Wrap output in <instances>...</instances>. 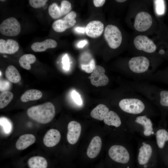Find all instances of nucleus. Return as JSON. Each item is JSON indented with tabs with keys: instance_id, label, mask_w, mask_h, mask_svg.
Returning <instances> with one entry per match:
<instances>
[{
	"instance_id": "1",
	"label": "nucleus",
	"mask_w": 168,
	"mask_h": 168,
	"mask_svg": "<svg viewBox=\"0 0 168 168\" xmlns=\"http://www.w3.org/2000/svg\"><path fill=\"white\" fill-rule=\"evenodd\" d=\"M152 4V1H130L128 21L134 33L149 36L156 32V21L150 9Z\"/></svg>"
},
{
	"instance_id": "2",
	"label": "nucleus",
	"mask_w": 168,
	"mask_h": 168,
	"mask_svg": "<svg viewBox=\"0 0 168 168\" xmlns=\"http://www.w3.org/2000/svg\"><path fill=\"white\" fill-rule=\"evenodd\" d=\"M157 58L142 55L133 56L127 59V74L134 79H147L154 73Z\"/></svg>"
},
{
	"instance_id": "3",
	"label": "nucleus",
	"mask_w": 168,
	"mask_h": 168,
	"mask_svg": "<svg viewBox=\"0 0 168 168\" xmlns=\"http://www.w3.org/2000/svg\"><path fill=\"white\" fill-rule=\"evenodd\" d=\"M128 47L133 56L157 58L158 46L154 40L149 36L134 33L129 36Z\"/></svg>"
},
{
	"instance_id": "4",
	"label": "nucleus",
	"mask_w": 168,
	"mask_h": 168,
	"mask_svg": "<svg viewBox=\"0 0 168 168\" xmlns=\"http://www.w3.org/2000/svg\"><path fill=\"white\" fill-rule=\"evenodd\" d=\"M118 105L121 110L128 114L133 115L146 114L149 116L151 109L149 104L139 96L129 94L126 97L121 99Z\"/></svg>"
},
{
	"instance_id": "5",
	"label": "nucleus",
	"mask_w": 168,
	"mask_h": 168,
	"mask_svg": "<svg viewBox=\"0 0 168 168\" xmlns=\"http://www.w3.org/2000/svg\"><path fill=\"white\" fill-rule=\"evenodd\" d=\"M28 116L40 123L45 124L51 122L55 114L54 105L50 102L33 106L27 110Z\"/></svg>"
},
{
	"instance_id": "6",
	"label": "nucleus",
	"mask_w": 168,
	"mask_h": 168,
	"mask_svg": "<svg viewBox=\"0 0 168 168\" xmlns=\"http://www.w3.org/2000/svg\"><path fill=\"white\" fill-rule=\"evenodd\" d=\"M154 157V147L148 142H142L139 147L137 162L139 168H154L156 161Z\"/></svg>"
},
{
	"instance_id": "7",
	"label": "nucleus",
	"mask_w": 168,
	"mask_h": 168,
	"mask_svg": "<svg viewBox=\"0 0 168 168\" xmlns=\"http://www.w3.org/2000/svg\"><path fill=\"white\" fill-rule=\"evenodd\" d=\"M128 127L131 129L139 128L144 137H149L154 134L152 122L147 115L129 116Z\"/></svg>"
},
{
	"instance_id": "8",
	"label": "nucleus",
	"mask_w": 168,
	"mask_h": 168,
	"mask_svg": "<svg viewBox=\"0 0 168 168\" xmlns=\"http://www.w3.org/2000/svg\"><path fill=\"white\" fill-rule=\"evenodd\" d=\"M104 35L109 47L112 49H118L124 41L122 31L114 25L110 24L106 26L104 30Z\"/></svg>"
},
{
	"instance_id": "9",
	"label": "nucleus",
	"mask_w": 168,
	"mask_h": 168,
	"mask_svg": "<svg viewBox=\"0 0 168 168\" xmlns=\"http://www.w3.org/2000/svg\"><path fill=\"white\" fill-rule=\"evenodd\" d=\"M110 157L114 161L123 164L132 165V156L129 150L120 145L111 146L108 151Z\"/></svg>"
},
{
	"instance_id": "10",
	"label": "nucleus",
	"mask_w": 168,
	"mask_h": 168,
	"mask_svg": "<svg viewBox=\"0 0 168 168\" xmlns=\"http://www.w3.org/2000/svg\"><path fill=\"white\" fill-rule=\"evenodd\" d=\"M21 30L19 22L13 17L5 19L0 25V33L6 36H16L20 33Z\"/></svg>"
},
{
	"instance_id": "11",
	"label": "nucleus",
	"mask_w": 168,
	"mask_h": 168,
	"mask_svg": "<svg viewBox=\"0 0 168 168\" xmlns=\"http://www.w3.org/2000/svg\"><path fill=\"white\" fill-rule=\"evenodd\" d=\"M72 9L71 3L67 0H63L60 6L56 3H53L49 5L48 12L51 17L56 19L68 14Z\"/></svg>"
},
{
	"instance_id": "12",
	"label": "nucleus",
	"mask_w": 168,
	"mask_h": 168,
	"mask_svg": "<svg viewBox=\"0 0 168 168\" xmlns=\"http://www.w3.org/2000/svg\"><path fill=\"white\" fill-rule=\"evenodd\" d=\"M105 68L100 65H96L90 77L91 82L96 87L104 86L109 82L108 77L105 74Z\"/></svg>"
},
{
	"instance_id": "13",
	"label": "nucleus",
	"mask_w": 168,
	"mask_h": 168,
	"mask_svg": "<svg viewBox=\"0 0 168 168\" xmlns=\"http://www.w3.org/2000/svg\"><path fill=\"white\" fill-rule=\"evenodd\" d=\"M68 130L67 135V140L70 144H74L77 142L80 135L81 125L77 121H71L68 124Z\"/></svg>"
},
{
	"instance_id": "14",
	"label": "nucleus",
	"mask_w": 168,
	"mask_h": 168,
	"mask_svg": "<svg viewBox=\"0 0 168 168\" xmlns=\"http://www.w3.org/2000/svg\"><path fill=\"white\" fill-rule=\"evenodd\" d=\"M104 30V25L100 21H93L86 25L85 31L86 35L92 38H96L100 36Z\"/></svg>"
},
{
	"instance_id": "15",
	"label": "nucleus",
	"mask_w": 168,
	"mask_h": 168,
	"mask_svg": "<svg viewBox=\"0 0 168 168\" xmlns=\"http://www.w3.org/2000/svg\"><path fill=\"white\" fill-rule=\"evenodd\" d=\"M19 48L18 42L14 40L0 39V53L1 54H13L16 52Z\"/></svg>"
},
{
	"instance_id": "16",
	"label": "nucleus",
	"mask_w": 168,
	"mask_h": 168,
	"mask_svg": "<svg viewBox=\"0 0 168 168\" xmlns=\"http://www.w3.org/2000/svg\"><path fill=\"white\" fill-rule=\"evenodd\" d=\"M61 134L57 130L51 129L49 130L44 135L43 141L44 145L48 147L56 145L59 142Z\"/></svg>"
},
{
	"instance_id": "17",
	"label": "nucleus",
	"mask_w": 168,
	"mask_h": 168,
	"mask_svg": "<svg viewBox=\"0 0 168 168\" xmlns=\"http://www.w3.org/2000/svg\"><path fill=\"white\" fill-rule=\"evenodd\" d=\"M102 141L101 138L98 136L94 137L88 147L86 153L90 158H94L99 153L101 148Z\"/></svg>"
},
{
	"instance_id": "18",
	"label": "nucleus",
	"mask_w": 168,
	"mask_h": 168,
	"mask_svg": "<svg viewBox=\"0 0 168 168\" xmlns=\"http://www.w3.org/2000/svg\"><path fill=\"white\" fill-rule=\"evenodd\" d=\"M57 44L55 40L52 39H47L40 42L34 43L31 46L32 49L35 52H42L49 48H55Z\"/></svg>"
},
{
	"instance_id": "19",
	"label": "nucleus",
	"mask_w": 168,
	"mask_h": 168,
	"mask_svg": "<svg viewBox=\"0 0 168 168\" xmlns=\"http://www.w3.org/2000/svg\"><path fill=\"white\" fill-rule=\"evenodd\" d=\"M36 141L35 137L31 134H25L20 137L17 141L16 147L19 150H22L33 144Z\"/></svg>"
},
{
	"instance_id": "20",
	"label": "nucleus",
	"mask_w": 168,
	"mask_h": 168,
	"mask_svg": "<svg viewBox=\"0 0 168 168\" xmlns=\"http://www.w3.org/2000/svg\"><path fill=\"white\" fill-rule=\"evenodd\" d=\"M152 96L155 104L168 107V91H158L156 88L153 90Z\"/></svg>"
},
{
	"instance_id": "21",
	"label": "nucleus",
	"mask_w": 168,
	"mask_h": 168,
	"mask_svg": "<svg viewBox=\"0 0 168 168\" xmlns=\"http://www.w3.org/2000/svg\"><path fill=\"white\" fill-rule=\"evenodd\" d=\"M76 22L75 19H71L65 21L62 19L54 21L52 25L53 29L58 32H62L66 29L69 28L75 25Z\"/></svg>"
},
{
	"instance_id": "22",
	"label": "nucleus",
	"mask_w": 168,
	"mask_h": 168,
	"mask_svg": "<svg viewBox=\"0 0 168 168\" xmlns=\"http://www.w3.org/2000/svg\"><path fill=\"white\" fill-rule=\"evenodd\" d=\"M104 123L109 125L119 127L122 124V121L119 116L115 112L109 110L104 119Z\"/></svg>"
},
{
	"instance_id": "23",
	"label": "nucleus",
	"mask_w": 168,
	"mask_h": 168,
	"mask_svg": "<svg viewBox=\"0 0 168 168\" xmlns=\"http://www.w3.org/2000/svg\"><path fill=\"white\" fill-rule=\"evenodd\" d=\"M109 111V109L106 105L100 104L94 108L90 114L93 118L100 120H102Z\"/></svg>"
},
{
	"instance_id": "24",
	"label": "nucleus",
	"mask_w": 168,
	"mask_h": 168,
	"mask_svg": "<svg viewBox=\"0 0 168 168\" xmlns=\"http://www.w3.org/2000/svg\"><path fill=\"white\" fill-rule=\"evenodd\" d=\"M42 96V92L38 90L30 89L26 91L21 96V100L23 102L40 99Z\"/></svg>"
},
{
	"instance_id": "25",
	"label": "nucleus",
	"mask_w": 168,
	"mask_h": 168,
	"mask_svg": "<svg viewBox=\"0 0 168 168\" xmlns=\"http://www.w3.org/2000/svg\"><path fill=\"white\" fill-rule=\"evenodd\" d=\"M156 142L157 147L163 149L166 142H168V132L163 128L159 129L155 133Z\"/></svg>"
},
{
	"instance_id": "26",
	"label": "nucleus",
	"mask_w": 168,
	"mask_h": 168,
	"mask_svg": "<svg viewBox=\"0 0 168 168\" xmlns=\"http://www.w3.org/2000/svg\"><path fill=\"white\" fill-rule=\"evenodd\" d=\"M5 76L10 82L16 83L21 80V75L17 69L13 66L10 65L6 68Z\"/></svg>"
},
{
	"instance_id": "27",
	"label": "nucleus",
	"mask_w": 168,
	"mask_h": 168,
	"mask_svg": "<svg viewBox=\"0 0 168 168\" xmlns=\"http://www.w3.org/2000/svg\"><path fill=\"white\" fill-rule=\"evenodd\" d=\"M28 165L29 168H47L48 163L44 158L36 156L31 157L28 160Z\"/></svg>"
},
{
	"instance_id": "28",
	"label": "nucleus",
	"mask_w": 168,
	"mask_h": 168,
	"mask_svg": "<svg viewBox=\"0 0 168 168\" xmlns=\"http://www.w3.org/2000/svg\"><path fill=\"white\" fill-rule=\"evenodd\" d=\"M154 14L157 17L164 15L166 11V3L165 0H152Z\"/></svg>"
},
{
	"instance_id": "29",
	"label": "nucleus",
	"mask_w": 168,
	"mask_h": 168,
	"mask_svg": "<svg viewBox=\"0 0 168 168\" xmlns=\"http://www.w3.org/2000/svg\"><path fill=\"white\" fill-rule=\"evenodd\" d=\"M35 56L32 54H25L20 58L19 63L22 68L27 70L31 68L30 64L34 63L36 61Z\"/></svg>"
},
{
	"instance_id": "30",
	"label": "nucleus",
	"mask_w": 168,
	"mask_h": 168,
	"mask_svg": "<svg viewBox=\"0 0 168 168\" xmlns=\"http://www.w3.org/2000/svg\"><path fill=\"white\" fill-rule=\"evenodd\" d=\"M13 97V94L10 91L2 92L0 94V108L2 109L7 106Z\"/></svg>"
},
{
	"instance_id": "31",
	"label": "nucleus",
	"mask_w": 168,
	"mask_h": 168,
	"mask_svg": "<svg viewBox=\"0 0 168 168\" xmlns=\"http://www.w3.org/2000/svg\"><path fill=\"white\" fill-rule=\"evenodd\" d=\"M93 59L91 54L87 53H83L81 54L79 58L80 65H87L89 64Z\"/></svg>"
},
{
	"instance_id": "32",
	"label": "nucleus",
	"mask_w": 168,
	"mask_h": 168,
	"mask_svg": "<svg viewBox=\"0 0 168 168\" xmlns=\"http://www.w3.org/2000/svg\"><path fill=\"white\" fill-rule=\"evenodd\" d=\"M0 125L2 126L4 131L6 133H9L12 129L11 123L4 117L0 118Z\"/></svg>"
},
{
	"instance_id": "33",
	"label": "nucleus",
	"mask_w": 168,
	"mask_h": 168,
	"mask_svg": "<svg viewBox=\"0 0 168 168\" xmlns=\"http://www.w3.org/2000/svg\"><path fill=\"white\" fill-rule=\"evenodd\" d=\"M82 69L86 72L88 73H91L93 71L95 66V61L93 58L91 63L87 65H80Z\"/></svg>"
},
{
	"instance_id": "34",
	"label": "nucleus",
	"mask_w": 168,
	"mask_h": 168,
	"mask_svg": "<svg viewBox=\"0 0 168 168\" xmlns=\"http://www.w3.org/2000/svg\"><path fill=\"white\" fill-rule=\"evenodd\" d=\"M48 1L47 0H29L30 6L34 8H40L44 6Z\"/></svg>"
},
{
	"instance_id": "35",
	"label": "nucleus",
	"mask_w": 168,
	"mask_h": 168,
	"mask_svg": "<svg viewBox=\"0 0 168 168\" xmlns=\"http://www.w3.org/2000/svg\"><path fill=\"white\" fill-rule=\"evenodd\" d=\"M72 97L75 102L77 105H81L82 104V101L79 94L75 91H72Z\"/></svg>"
},
{
	"instance_id": "36",
	"label": "nucleus",
	"mask_w": 168,
	"mask_h": 168,
	"mask_svg": "<svg viewBox=\"0 0 168 168\" xmlns=\"http://www.w3.org/2000/svg\"><path fill=\"white\" fill-rule=\"evenodd\" d=\"M9 82L7 81L0 80V91H7L9 87Z\"/></svg>"
},
{
	"instance_id": "37",
	"label": "nucleus",
	"mask_w": 168,
	"mask_h": 168,
	"mask_svg": "<svg viewBox=\"0 0 168 168\" xmlns=\"http://www.w3.org/2000/svg\"><path fill=\"white\" fill-rule=\"evenodd\" d=\"M62 60V63L63 65V68L66 70H68L69 69L70 64L69 58L67 54L63 57Z\"/></svg>"
},
{
	"instance_id": "38",
	"label": "nucleus",
	"mask_w": 168,
	"mask_h": 168,
	"mask_svg": "<svg viewBox=\"0 0 168 168\" xmlns=\"http://www.w3.org/2000/svg\"><path fill=\"white\" fill-rule=\"evenodd\" d=\"M76 16V13L73 11H72L70 12L62 19L63 20L65 21L69 19H75Z\"/></svg>"
},
{
	"instance_id": "39",
	"label": "nucleus",
	"mask_w": 168,
	"mask_h": 168,
	"mask_svg": "<svg viewBox=\"0 0 168 168\" xmlns=\"http://www.w3.org/2000/svg\"><path fill=\"white\" fill-rule=\"evenodd\" d=\"M94 5L96 7H100L102 6L105 2V0H94L93 1Z\"/></svg>"
},
{
	"instance_id": "40",
	"label": "nucleus",
	"mask_w": 168,
	"mask_h": 168,
	"mask_svg": "<svg viewBox=\"0 0 168 168\" xmlns=\"http://www.w3.org/2000/svg\"><path fill=\"white\" fill-rule=\"evenodd\" d=\"M87 42L85 40H82L80 41L78 44L77 46L79 48L83 47L86 44Z\"/></svg>"
},
{
	"instance_id": "41",
	"label": "nucleus",
	"mask_w": 168,
	"mask_h": 168,
	"mask_svg": "<svg viewBox=\"0 0 168 168\" xmlns=\"http://www.w3.org/2000/svg\"><path fill=\"white\" fill-rule=\"evenodd\" d=\"M75 29L77 31L80 33H84L85 31V29L81 27H77Z\"/></svg>"
},
{
	"instance_id": "42",
	"label": "nucleus",
	"mask_w": 168,
	"mask_h": 168,
	"mask_svg": "<svg viewBox=\"0 0 168 168\" xmlns=\"http://www.w3.org/2000/svg\"><path fill=\"white\" fill-rule=\"evenodd\" d=\"M0 1H2V2H4V1H6V0H1Z\"/></svg>"
}]
</instances>
